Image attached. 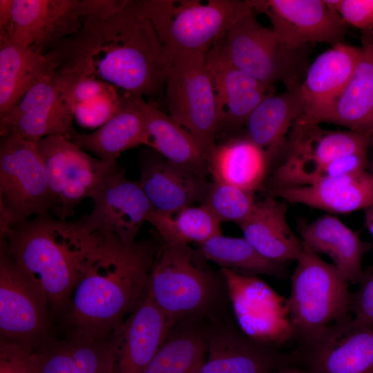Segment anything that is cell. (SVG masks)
<instances>
[{
  "instance_id": "1",
  "label": "cell",
  "mask_w": 373,
  "mask_h": 373,
  "mask_svg": "<svg viewBox=\"0 0 373 373\" xmlns=\"http://www.w3.org/2000/svg\"><path fill=\"white\" fill-rule=\"evenodd\" d=\"M46 55L61 77H93L149 99L164 93L171 64L140 1L134 0L112 12L88 15L77 33Z\"/></svg>"
},
{
  "instance_id": "2",
  "label": "cell",
  "mask_w": 373,
  "mask_h": 373,
  "mask_svg": "<svg viewBox=\"0 0 373 373\" xmlns=\"http://www.w3.org/2000/svg\"><path fill=\"white\" fill-rule=\"evenodd\" d=\"M159 246L151 239L124 244L105 236L100 254L77 283L62 315L69 337L111 336L147 294Z\"/></svg>"
},
{
  "instance_id": "3",
  "label": "cell",
  "mask_w": 373,
  "mask_h": 373,
  "mask_svg": "<svg viewBox=\"0 0 373 373\" xmlns=\"http://www.w3.org/2000/svg\"><path fill=\"white\" fill-rule=\"evenodd\" d=\"M77 221L39 216L12 227L3 247L46 298L52 314L63 315L73 291L100 254L105 236Z\"/></svg>"
},
{
  "instance_id": "4",
  "label": "cell",
  "mask_w": 373,
  "mask_h": 373,
  "mask_svg": "<svg viewBox=\"0 0 373 373\" xmlns=\"http://www.w3.org/2000/svg\"><path fill=\"white\" fill-rule=\"evenodd\" d=\"M227 292L224 278L190 245L159 246L150 274L148 294L175 325L211 318Z\"/></svg>"
},
{
  "instance_id": "5",
  "label": "cell",
  "mask_w": 373,
  "mask_h": 373,
  "mask_svg": "<svg viewBox=\"0 0 373 373\" xmlns=\"http://www.w3.org/2000/svg\"><path fill=\"white\" fill-rule=\"evenodd\" d=\"M289 299L294 336L307 348L352 318L349 281L334 265L303 245Z\"/></svg>"
},
{
  "instance_id": "6",
  "label": "cell",
  "mask_w": 373,
  "mask_h": 373,
  "mask_svg": "<svg viewBox=\"0 0 373 373\" xmlns=\"http://www.w3.org/2000/svg\"><path fill=\"white\" fill-rule=\"evenodd\" d=\"M169 57L205 55L231 26L251 9L248 0H141Z\"/></svg>"
},
{
  "instance_id": "7",
  "label": "cell",
  "mask_w": 373,
  "mask_h": 373,
  "mask_svg": "<svg viewBox=\"0 0 373 373\" xmlns=\"http://www.w3.org/2000/svg\"><path fill=\"white\" fill-rule=\"evenodd\" d=\"M216 46L233 65L271 88L277 83L286 88L300 86L309 67L305 47L287 46L258 21L252 8Z\"/></svg>"
},
{
  "instance_id": "8",
  "label": "cell",
  "mask_w": 373,
  "mask_h": 373,
  "mask_svg": "<svg viewBox=\"0 0 373 373\" xmlns=\"http://www.w3.org/2000/svg\"><path fill=\"white\" fill-rule=\"evenodd\" d=\"M1 238L15 226L56 207L36 142L10 135L0 142Z\"/></svg>"
},
{
  "instance_id": "9",
  "label": "cell",
  "mask_w": 373,
  "mask_h": 373,
  "mask_svg": "<svg viewBox=\"0 0 373 373\" xmlns=\"http://www.w3.org/2000/svg\"><path fill=\"white\" fill-rule=\"evenodd\" d=\"M164 96L169 115L209 155L216 144L219 117L205 55L186 52L171 57Z\"/></svg>"
},
{
  "instance_id": "10",
  "label": "cell",
  "mask_w": 373,
  "mask_h": 373,
  "mask_svg": "<svg viewBox=\"0 0 373 373\" xmlns=\"http://www.w3.org/2000/svg\"><path fill=\"white\" fill-rule=\"evenodd\" d=\"M372 137L348 131H327L319 124L296 121L291 128L286 155L271 178V189L309 185L324 178L332 161L367 153Z\"/></svg>"
},
{
  "instance_id": "11",
  "label": "cell",
  "mask_w": 373,
  "mask_h": 373,
  "mask_svg": "<svg viewBox=\"0 0 373 373\" xmlns=\"http://www.w3.org/2000/svg\"><path fill=\"white\" fill-rule=\"evenodd\" d=\"M36 144L56 200L52 213L59 219L71 217L77 206L92 198L117 165L104 163L62 135H49Z\"/></svg>"
},
{
  "instance_id": "12",
  "label": "cell",
  "mask_w": 373,
  "mask_h": 373,
  "mask_svg": "<svg viewBox=\"0 0 373 373\" xmlns=\"http://www.w3.org/2000/svg\"><path fill=\"white\" fill-rule=\"evenodd\" d=\"M52 315L43 293L1 247V339L36 351L52 339Z\"/></svg>"
},
{
  "instance_id": "13",
  "label": "cell",
  "mask_w": 373,
  "mask_h": 373,
  "mask_svg": "<svg viewBox=\"0 0 373 373\" xmlns=\"http://www.w3.org/2000/svg\"><path fill=\"white\" fill-rule=\"evenodd\" d=\"M240 330L260 343L274 346L294 336L289 299L259 278L222 268Z\"/></svg>"
},
{
  "instance_id": "14",
  "label": "cell",
  "mask_w": 373,
  "mask_h": 373,
  "mask_svg": "<svg viewBox=\"0 0 373 373\" xmlns=\"http://www.w3.org/2000/svg\"><path fill=\"white\" fill-rule=\"evenodd\" d=\"M73 121L61 82L52 70L0 115V135L1 137L14 135L34 142L53 135L72 140L78 133Z\"/></svg>"
},
{
  "instance_id": "15",
  "label": "cell",
  "mask_w": 373,
  "mask_h": 373,
  "mask_svg": "<svg viewBox=\"0 0 373 373\" xmlns=\"http://www.w3.org/2000/svg\"><path fill=\"white\" fill-rule=\"evenodd\" d=\"M93 207L84 218L90 233L113 236L124 244L136 242L153 208L138 181L127 178L115 165L93 195Z\"/></svg>"
},
{
  "instance_id": "16",
  "label": "cell",
  "mask_w": 373,
  "mask_h": 373,
  "mask_svg": "<svg viewBox=\"0 0 373 373\" xmlns=\"http://www.w3.org/2000/svg\"><path fill=\"white\" fill-rule=\"evenodd\" d=\"M255 12L265 15L272 31L289 48L312 42L343 43L347 24L325 0H248Z\"/></svg>"
},
{
  "instance_id": "17",
  "label": "cell",
  "mask_w": 373,
  "mask_h": 373,
  "mask_svg": "<svg viewBox=\"0 0 373 373\" xmlns=\"http://www.w3.org/2000/svg\"><path fill=\"white\" fill-rule=\"evenodd\" d=\"M86 0H13L8 37L40 54L77 33L88 15Z\"/></svg>"
},
{
  "instance_id": "18",
  "label": "cell",
  "mask_w": 373,
  "mask_h": 373,
  "mask_svg": "<svg viewBox=\"0 0 373 373\" xmlns=\"http://www.w3.org/2000/svg\"><path fill=\"white\" fill-rule=\"evenodd\" d=\"M175 325L147 294L109 336L117 373H144Z\"/></svg>"
},
{
  "instance_id": "19",
  "label": "cell",
  "mask_w": 373,
  "mask_h": 373,
  "mask_svg": "<svg viewBox=\"0 0 373 373\" xmlns=\"http://www.w3.org/2000/svg\"><path fill=\"white\" fill-rule=\"evenodd\" d=\"M214 87L219 133H234L274 88L269 87L233 65L215 46L205 54Z\"/></svg>"
},
{
  "instance_id": "20",
  "label": "cell",
  "mask_w": 373,
  "mask_h": 373,
  "mask_svg": "<svg viewBox=\"0 0 373 373\" xmlns=\"http://www.w3.org/2000/svg\"><path fill=\"white\" fill-rule=\"evenodd\" d=\"M361 55V48L343 43L334 45L309 65L300 85L305 102L300 122H325L350 82Z\"/></svg>"
},
{
  "instance_id": "21",
  "label": "cell",
  "mask_w": 373,
  "mask_h": 373,
  "mask_svg": "<svg viewBox=\"0 0 373 373\" xmlns=\"http://www.w3.org/2000/svg\"><path fill=\"white\" fill-rule=\"evenodd\" d=\"M207 358L198 373H271L289 359L226 325L205 328Z\"/></svg>"
},
{
  "instance_id": "22",
  "label": "cell",
  "mask_w": 373,
  "mask_h": 373,
  "mask_svg": "<svg viewBox=\"0 0 373 373\" xmlns=\"http://www.w3.org/2000/svg\"><path fill=\"white\" fill-rule=\"evenodd\" d=\"M139 166L138 182L154 211L172 212L201 203L211 183L149 148L140 151Z\"/></svg>"
},
{
  "instance_id": "23",
  "label": "cell",
  "mask_w": 373,
  "mask_h": 373,
  "mask_svg": "<svg viewBox=\"0 0 373 373\" xmlns=\"http://www.w3.org/2000/svg\"><path fill=\"white\" fill-rule=\"evenodd\" d=\"M285 202L334 213H347L373 204V175L363 170L300 186L272 190Z\"/></svg>"
},
{
  "instance_id": "24",
  "label": "cell",
  "mask_w": 373,
  "mask_h": 373,
  "mask_svg": "<svg viewBox=\"0 0 373 373\" xmlns=\"http://www.w3.org/2000/svg\"><path fill=\"white\" fill-rule=\"evenodd\" d=\"M304 361L312 373H373V327L337 326L306 348Z\"/></svg>"
},
{
  "instance_id": "25",
  "label": "cell",
  "mask_w": 373,
  "mask_h": 373,
  "mask_svg": "<svg viewBox=\"0 0 373 373\" xmlns=\"http://www.w3.org/2000/svg\"><path fill=\"white\" fill-rule=\"evenodd\" d=\"M134 98L145 120V146L167 161L200 176L209 174V155L193 135L155 103L140 96Z\"/></svg>"
},
{
  "instance_id": "26",
  "label": "cell",
  "mask_w": 373,
  "mask_h": 373,
  "mask_svg": "<svg viewBox=\"0 0 373 373\" xmlns=\"http://www.w3.org/2000/svg\"><path fill=\"white\" fill-rule=\"evenodd\" d=\"M286 202L273 197L256 202L250 214L238 224L243 238L262 256L280 265L297 260L303 250L287 222Z\"/></svg>"
},
{
  "instance_id": "27",
  "label": "cell",
  "mask_w": 373,
  "mask_h": 373,
  "mask_svg": "<svg viewBox=\"0 0 373 373\" xmlns=\"http://www.w3.org/2000/svg\"><path fill=\"white\" fill-rule=\"evenodd\" d=\"M305 102L300 86L286 88L263 99L249 115L246 135L267 153L270 163L283 151L286 135L305 113Z\"/></svg>"
},
{
  "instance_id": "28",
  "label": "cell",
  "mask_w": 373,
  "mask_h": 373,
  "mask_svg": "<svg viewBox=\"0 0 373 373\" xmlns=\"http://www.w3.org/2000/svg\"><path fill=\"white\" fill-rule=\"evenodd\" d=\"M266 152L247 135H233L216 144L209 158L213 182L254 193L263 182L270 164Z\"/></svg>"
},
{
  "instance_id": "29",
  "label": "cell",
  "mask_w": 373,
  "mask_h": 373,
  "mask_svg": "<svg viewBox=\"0 0 373 373\" xmlns=\"http://www.w3.org/2000/svg\"><path fill=\"white\" fill-rule=\"evenodd\" d=\"M354 72L325 122L373 137V33L362 31Z\"/></svg>"
},
{
  "instance_id": "30",
  "label": "cell",
  "mask_w": 373,
  "mask_h": 373,
  "mask_svg": "<svg viewBox=\"0 0 373 373\" xmlns=\"http://www.w3.org/2000/svg\"><path fill=\"white\" fill-rule=\"evenodd\" d=\"M36 352L41 373H117L109 337L51 339Z\"/></svg>"
},
{
  "instance_id": "31",
  "label": "cell",
  "mask_w": 373,
  "mask_h": 373,
  "mask_svg": "<svg viewBox=\"0 0 373 373\" xmlns=\"http://www.w3.org/2000/svg\"><path fill=\"white\" fill-rule=\"evenodd\" d=\"M119 111L107 122L90 133L79 134L72 140L85 151L106 164H117L124 151L146 143L144 115L134 96L124 94Z\"/></svg>"
},
{
  "instance_id": "32",
  "label": "cell",
  "mask_w": 373,
  "mask_h": 373,
  "mask_svg": "<svg viewBox=\"0 0 373 373\" xmlns=\"http://www.w3.org/2000/svg\"><path fill=\"white\" fill-rule=\"evenodd\" d=\"M298 231L303 245L316 254L329 256L349 283L358 282L366 247L354 231L331 215L303 224Z\"/></svg>"
},
{
  "instance_id": "33",
  "label": "cell",
  "mask_w": 373,
  "mask_h": 373,
  "mask_svg": "<svg viewBox=\"0 0 373 373\" xmlns=\"http://www.w3.org/2000/svg\"><path fill=\"white\" fill-rule=\"evenodd\" d=\"M52 71L47 55L10 40L0 41V115L12 108L35 83Z\"/></svg>"
},
{
  "instance_id": "34",
  "label": "cell",
  "mask_w": 373,
  "mask_h": 373,
  "mask_svg": "<svg viewBox=\"0 0 373 373\" xmlns=\"http://www.w3.org/2000/svg\"><path fill=\"white\" fill-rule=\"evenodd\" d=\"M207 340L198 321L174 326L144 373H198L205 360Z\"/></svg>"
},
{
  "instance_id": "35",
  "label": "cell",
  "mask_w": 373,
  "mask_h": 373,
  "mask_svg": "<svg viewBox=\"0 0 373 373\" xmlns=\"http://www.w3.org/2000/svg\"><path fill=\"white\" fill-rule=\"evenodd\" d=\"M162 242L201 244L221 234V222L202 204L172 212L153 211L148 219Z\"/></svg>"
},
{
  "instance_id": "36",
  "label": "cell",
  "mask_w": 373,
  "mask_h": 373,
  "mask_svg": "<svg viewBox=\"0 0 373 373\" xmlns=\"http://www.w3.org/2000/svg\"><path fill=\"white\" fill-rule=\"evenodd\" d=\"M197 249L208 261L240 274L274 276L284 274L280 264L262 256L244 238L221 233L198 245Z\"/></svg>"
},
{
  "instance_id": "37",
  "label": "cell",
  "mask_w": 373,
  "mask_h": 373,
  "mask_svg": "<svg viewBox=\"0 0 373 373\" xmlns=\"http://www.w3.org/2000/svg\"><path fill=\"white\" fill-rule=\"evenodd\" d=\"M254 193L230 184L210 183L200 204L207 208L222 223H241L256 204Z\"/></svg>"
},
{
  "instance_id": "38",
  "label": "cell",
  "mask_w": 373,
  "mask_h": 373,
  "mask_svg": "<svg viewBox=\"0 0 373 373\" xmlns=\"http://www.w3.org/2000/svg\"><path fill=\"white\" fill-rule=\"evenodd\" d=\"M124 97V94L121 95L113 86L98 97L75 106L72 111L73 119L84 128H98L119 111Z\"/></svg>"
},
{
  "instance_id": "39",
  "label": "cell",
  "mask_w": 373,
  "mask_h": 373,
  "mask_svg": "<svg viewBox=\"0 0 373 373\" xmlns=\"http://www.w3.org/2000/svg\"><path fill=\"white\" fill-rule=\"evenodd\" d=\"M359 287L352 294L351 314L347 323L339 325L347 329H358L373 327V273H363Z\"/></svg>"
},
{
  "instance_id": "40",
  "label": "cell",
  "mask_w": 373,
  "mask_h": 373,
  "mask_svg": "<svg viewBox=\"0 0 373 373\" xmlns=\"http://www.w3.org/2000/svg\"><path fill=\"white\" fill-rule=\"evenodd\" d=\"M0 373H41L37 352L1 339Z\"/></svg>"
},
{
  "instance_id": "41",
  "label": "cell",
  "mask_w": 373,
  "mask_h": 373,
  "mask_svg": "<svg viewBox=\"0 0 373 373\" xmlns=\"http://www.w3.org/2000/svg\"><path fill=\"white\" fill-rule=\"evenodd\" d=\"M55 75L61 84L65 99L71 111L77 105L94 99L113 87L93 77L66 79Z\"/></svg>"
},
{
  "instance_id": "42",
  "label": "cell",
  "mask_w": 373,
  "mask_h": 373,
  "mask_svg": "<svg viewBox=\"0 0 373 373\" xmlns=\"http://www.w3.org/2000/svg\"><path fill=\"white\" fill-rule=\"evenodd\" d=\"M338 11L347 25L373 30V0H341Z\"/></svg>"
},
{
  "instance_id": "43",
  "label": "cell",
  "mask_w": 373,
  "mask_h": 373,
  "mask_svg": "<svg viewBox=\"0 0 373 373\" xmlns=\"http://www.w3.org/2000/svg\"><path fill=\"white\" fill-rule=\"evenodd\" d=\"M13 0H0V39L9 35L12 21Z\"/></svg>"
},
{
  "instance_id": "44",
  "label": "cell",
  "mask_w": 373,
  "mask_h": 373,
  "mask_svg": "<svg viewBox=\"0 0 373 373\" xmlns=\"http://www.w3.org/2000/svg\"><path fill=\"white\" fill-rule=\"evenodd\" d=\"M365 224L373 236V204L365 209Z\"/></svg>"
},
{
  "instance_id": "45",
  "label": "cell",
  "mask_w": 373,
  "mask_h": 373,
  "mask_svg": "<svg viewBox=\"0 0 373 373\" xmlns=\"http://www.w3.org/2000/svg\"><path fill=\"white\" fill-rule=\"evenodd\" d=\"M271 373H312L310 370L305 368L300 369L295 367H291L289 365L283 366Z\"/></svg>"
},
{
  "instance_id": "46",
  "label": "cell",
  "mask_w": 373,
  "mask_h": 373,
  "mask_svg": "<svg viewBox=\"0 0 373 373\" xmlns=\"http://www.w3.org/2000/svg\"><path fill=\"white\" fill-rule=\"evenodd\" d=\"M371 146H372V148H373V138H372V143H371ZM372 175H373V174H372Z\"/></svg>"
},
{
  "instance_id": "47",
  "label": "cell",
  "mask_w": 373,
  "mask_h": 373,
  "mask_svg": "<svg viewBox=\"0 0 373 373\" xmlns=\"http://www.w3.org/2000/svg\"><path fill=\"white\" fill-rule=\"evenodd\" d=\"M372 32L373 33V30H372Z\"/></svg>"
}]
</instances>
